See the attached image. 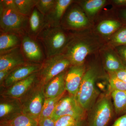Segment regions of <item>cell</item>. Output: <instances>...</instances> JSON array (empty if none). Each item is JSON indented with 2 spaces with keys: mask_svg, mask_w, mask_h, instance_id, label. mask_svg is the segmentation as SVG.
Returning <instances> with one entry per match:
<instances>
[{
  "mask_svg": "<svg viewBox=\"0 0 126 126\" xmlns=\"http://www.w3.org/2000/svg\"><path fill=\"white\" fill-rule=\"evenodd\" d=\"M99 73L98 68L93 66L85 70L76 98L79 105L87 112L94 105L100 96L96 82Z\"/></svg>",
  "mask_w": 126,
  "mask_h": 126,
  "instance_id": "6da1fadb",
  "label": "cell"
},
{
  "mask_svg": "<svg viewBox=\"0 0 126 126\" xmlns=\"http://www.w3.org/2000/svg\"><path fill=\"white\" fill-rule=\"evenodd\" d=\"M61 26H45L36 40L43 45L46 58L63 53L71 40Z\"/></svg>",
  "mask_w": 126,
  "mask_h": 126,
  "instance_id": "7a4b0ae2",
  "label": "cell"
},
{
  "mask_svg": "<svg viewBox=\"0 0 126 126\" xmlns=\"http://www.w3.org/2000/svg\"><path fill=\"white\" fill-rule=\"evenodd\" d=\"M114 112L110 94L100 95L88 112L86 118L87 126H108Z\"/></svg>",
  "mask_w": 126,
  "mask_h": 126,
  "instance_id": "3957f363",
  "label": "cell"
},
{
  "mask_svg": "<svg viewBox=\"0 0 126 126\" xmlns=\"http://www.w3.org/2000/svg\"><path fill=\"white\" fill-rule=\"evenodd\" d=\"M45 97L44 86L38 81L19 99L23 114L39 122Z\"/></svg>",
  "mask_w": 126,
  "mask_h": 126,
  "instance_id": "277c9868",
  "label": "cell"
},
{
  "mask_svg": "<svg viewBox=\"0 0 126 126\" xmlns=\"http://www.w3.org/2000/svg\"><path fill=\"white\" fill-rule=\"evenodd\" d=\"M71 65L70 61L63 54L46 58L38 72V81L44 86L52 79L66 71Z\"/></svg>",
  "mask_w": 126,
  "mask_h": 126,
  "instance_id": "5b68a950",
  "label": "cell"
},
{
  "mask_svg": "<svg viewBox=\"0 0 126 126\" xmlns=\"http://www.w3.org/2000/svg\"><path fill=\"white\" fill-rule=\"evenodd\" d=\"M29 17L18 12L4 9L0 15V32L11 33L22 37L27 33Z\"/></svg>",
  "mask_w": 126,
  "mask_h": 126,
  "instance_id": "8992f818",
  "label": "cell"
},
{
  "mask_svg": "<svg viewBox=\"0 0 126 126\" xmlns=\"http://www.w3.org/2000/svg\"><path fill=\"white\" fill-rule=\"evenodd\" d=\"M93 49L92 46L86 41L74 37L68 43L62 54L68 59L71 65H82Z\"/></svg>",
  "mask_w": 126,
  "mask_h": 126,
  "instance_id": "52a82bcc",
  "label": "cell"
},
{
  "mask_svg": "<svg viewBox=\"0 0 126 126\" xmlns=\"http://www.w3.org/2000/svg\"><path fill=\"white\" fill-rule=\"evenodd\" d=\"M86 112L78 102L76 97L69 95L63 96L58 102L52 118L55 122L63 116H70L79 121L86 118Z\"/></svg>",
  "mask_w": 126,
  "mask_h": 126,
  "instance_id": "ba28073f",
  "label": "cell"
},
{
  "mask_svg": "<svg viewBox=\"0 0 126 126\" xmlns=\"http://www.w3.org/2000/svg\"><path fill=\"white\" fill-rule=\"evenodd\" d=\"M41 65L42 63L26 62L15 68L5 79L2 86L9 88L17 82L38 73L40 70Z\"/></svg>",
  "mask_w": 126,
  "mask_h": 126,
  "instance_id": "9c48e42d",
  "label": "cell"
},
{
  "mask_svg": "<svg viewBox=\"0 0 126 126\" xmlns=\"http://www.w3.org/2000/svg\"><path fill=\"white\" fill-rule=\"evenodd\" d=\"M21 38V48L26 61L35 63L42 61L44 58V54L36 40L27 33L22 36Z\"/></svg>",
  "mask_w": 126,
  "mask_h": 126,
  "instance_id": "30bf717a",
  "label": "cell"
},
{
  "mask_svg": "<svg viewBox=\"0 0 126 126\" xmlns=\"http://www.w3.org/2000/svg\"><path fill=\"white\" fill-rule=\"evenodd\" d=\"M38 73L32 75L27 78L17 82L2 94L4 97L19 99L38 81Z\"/></svg>",
  "mask_w": 126,
  "mask_h": 126,
  "instance_id": "8fae6325",
  "label": "cell"
},
{
  "mask_svg": "<svg viewBox=\"0 0 126 126\" xmlns=\"http://www.w3.org/2000/svg\"><path fill=\"white\" fill-rule=\"evenodd\" d=\"M86 69L84 65H71L67 70L65 88L70 95L76 97Z\"/></svg>",
  "mask_w": 126,
  "mask_h": 126,
  "instance_id": "7c38bea8",
  "label": "cell"
},
{
  "mask_svg": "<svg viewBox=\"0 0 126 126\" xmlns=\"http://www.w3.org/2000/svg\"><path fill=\"white\" fill-rule=\"evenodd\" d=\"M26 62L20 46L0 54V71L14 69Z\"/></svg>",
  "mask_w": 126,
  "mask_h": 126,
  "instance_id": "4fadbf2b",
  "label": "cell"
},
{
  "mask_svg": "<svg viewBox=\"0 0 126 126\" xmlns=\"http://www.w3.org/2000/svg\"><path fill=\"white\" fill-rule=\"evenodd\" d=\"M88 18L80 9L74 7L68 12L64 18L61 20L60 26L71 29H79L88 24Z\"/></svg>",
  "mask_w": 126,
  "mask_h": 126,
  "instance_id": "5bb4252c",
  "label": "cell"
},
{
  "mask_svg": "<svg viewBox=\"0 0 126 126\" xmlns=\"http://www.w3.org/2000/svg\"><path fill=\"white\" fill-rule=\"evenodd\" d=\"M72 0H56L55 4L49 13L45 16V26H60L65 12L72 4Z\"/></svg>",
  "mask_w": 126,
  "mask_h": 126,
  "instance_id": "9a60e30c",
  "label": "cell"
},
{
  "mask_svg": "<svg viewBox=\"0 0 126 126\" xmlns=\"http://www.w3.org/2000/svg\"><path fill=\"white\" fill-rule=\"evenodd\" d=\"M5 98L0 103V122L8 121L23 113L19 99Z\"/></svg>",
  "mask_w": 126,
  "mask_h": 126,
  "instance_id": "2e32d148",
  "label": "cell"
},
{
  "mask_svg": "<svg viewBox=\"0 0 126 126\" xmlns=\"http://www.w3.org/2000/svg\"><path fill=\"white\" fill-rule=\"evenodd\" d=\"M67 70L52 79L44 86L45 98H54L64 94L66 91L65 78Z\"/></svg>",
  "mask_w": 126,
  "mask_h": 126,
  "instance_id": "e0dca14e",
  "label": "cell"
},
{
  "mask_svg": "<svg viewBox=\"0 0 126 126\" xmlns=\"http://www.w3.org/2000/svg\"><path fill=\"white\" fill-rule=\"evenodd\" d=\"M45 26V16L35 7L29 17L27 34L32 39L36 40L38 35Z\"/></svg>",
  "mask_w": 126,
  "mask_h": 126,
  "instance_id": "ac0fdd59",
  "label": "cell"
},
{
  "mask_svg": "<svg viewBox=\"0 0 126 126\" xmlns=\"http://www.w3.org/2000/svg\"><path fill=\"white\" fill-rule=\"evenodd\" d=\"M21 41V37L17 35L0 32V54L20 47Z\"/></svg>",
  "mask_w": 126,
  "mask_h": 126,
  "instance_id": "d6986e66",
  "label": "cell"
},
{
  "mask_svg": "<svg viewBox=\"0 0 126 126\" xmlns=\"http://www.w3.org/2000/svg\"><path fill=\"white\" fill-rule=\"evenodd\" d=\"M115 113L119 117L126 114V91H113L110 93Z\"/></svg>",
  "mask_w": 126,
  "mask_h": 126,
  "instance_id": "ffe728a7",
  "label": "cell"
},
{
  "mask_svg": "<svg viewBox=\"0 0 126 126\" xmlns=\"http://www.w3.org/2000/svg\"><path fill=\"white\" fill-rule=\"evenodd\" d=\"M104 67L108 73L126 69L121 59L111 52H108L105 55Z\"/></svg>",
  "mask_w": 126,
  "mask_h": 126,
  "instance_id": "44dd1931",
  "label": "cell"
},
{
  "mask_svg": "<svg viewBox=\"0 0 126 126\" xmlns=\"http://www.w3.org/2000/svg\"><path fill=\"white\" fill-rule=\"evenodd\" d=\"M0 124L4 126H38V122L21 113L8 121L0 122Z\"/></svg>",
  "mask_w": 126,
  "mask_h": 126,
  "instance_id": "7402d4cb",
  "label": "cell"
},
{
  "mask_svg": "<svg viewBox=\"0 0 126 126\" xmlns=\"http://www.w3.org/2000/svg\"><path fill=\"white\" fill-rule=\"evenodd\" d=\"M64 94L54 98H45L39 120L47 118H52L56 104L60 99L63 96Z\"/></svg>",
  "mask_w": 126,
  "mask_h": 126,
  "instance_id": "603a6c76",
  "label": "cell"
},
{
  "mask_svg": "<svg viewBox=\"0 0 126 126\" xmlns=\"http://www.w3.org/2000/svg\"><path fill=\"white\" fill-rule=\"evenodd\" d=\"M121 25V23L118 21L108 20L103 21L99 23L97 29L102 34L109 35L115 32Z\"/></svg>",
  "mask_w": 126,
  "mask_h": 126,
  "instance_id": "cb8c5ba5",
  "label": "cell"
},
{
  "mask_svg": "<svg viewBox=\"0 0 126 126\" xmlns=\"http://www.w3.org/2000/svg\"><path fill=\"white\" fill-rule=\"evenodd\" d=\"M38 0H15L20 14L29 17L35 7Z\"/></svg>",
  "mask_w": 126,
  "mask_h": 126,
  "instance_id": "d4e9b609",
  "label": "cell"
},
{
  "mask_svg": "<svg viewBox=\"0 0 126 126\" xmlns=\"http://www.w3.org/2000/svg\"><path fill=\"white\" fill-rule=\"evenodd\" d=\"M106 2L105 0H89L83 2V6L88 14L94 15L103 7Z\"/></svg>",
  "mask_w": 126,
  "mask_h": 126,
  "instance_id": "484cf974",
  "label": "cell"
},
{
  "mask_svg": "<svg viewBox=\"0 0 126 126\" xmlns=\"http://www.w3.org/2000/svg\"><path fill=\"white\" fill-rule=\"evenodd\" d=\"M56 0H38L35 7L43 15H47L54 6Z\"/></svg>",
  "mask_w": 126,
  "mask_h": 126,
  "instance_id": "4316f807",
  "label": "cell"
},
{
  "mask_svg": "<svg viewBox=\"0 0 126 126\" xmlns=\"http://www.w3.org/2000/svg\"><path fill=\"white\" fill-rule=\"evenodd\" d=\"M109 93L113 91H126V83L113 76L109 75Z\"/></svg>",
  "mask_w": 126,
  "mask_h": 126,
  "instance_id": "83f0119b",
  "label": "cell"
},
{
  "mask_svg": "<svg viewBox=\"0 0 126 126\" xmlns=\"http://www.w3.org/2000/svg\"><path fill=\"white\" fill-rule=\"evenodd\" d=\"M78 121L72 116H63L55 121V126H72Z\"/></svg>",
  "mask_w": 126,
  "mask_h": 126,
  "instance_id": "f1b7e54d",
  "label": "cell"
},
{
  "mask_svg": "<svg viewBox=\"0 0 126 126\" xmlns=\"http://www.w3.org/2000/svg\"><path fill=\"white\" fill-rule=\"evenodd\" d=\"M112 41L117 45L126 46V28L120 30L116 33Z\"/></svg>",
  "mask_w": 126,
  "mask_h": 126,
  "instance_id": "f546056e",
  "label": "cell"
},
{
  "mask_svg": "<svg viewBox=\"0 0 126 126\" xmlns=\"http://www.w3.org/2000/svg\"><path fill=\"white\" fill-rule=\"evenodd\" d=\"M4 9L11 10L19 12L17 5L15 0H1Z\"/></svg>",
  "mask_w": 126,
  "mask_h": 126,
  "instance_id": "4dcf8cb0",
  "label": "cell"
},
{
  "mask_svg": "<svg viewBox=\"0 0 126 126\" xmlns=\"http://www.w3.org/2000/svg\"><path fill=\"white\" fill-rule=\"evenodd\" d=\"M109 75L126 83V69H121L113 73H109Z\"/></svg>",
  "mask_w": 126,
  "mask_h": 126,
  "instance_id": "1f68e13d",
  "label": "cell"
},
{
  "mask_svg": "<svg viewBox=\"0 0 126 126\" xmlns=\"http://www.w3.org/2000/svg\"><path fill=\"white\" fill-rule=\"evenodd\" d=\"M55 122L51 118H43L40 119L38 126H55Z\"/></svg>",
  "mask_w": 126,
  "mask_h": 126,
  "instance_id": "d6a6232c",
  "label": "cell"
},
{
  "mask_svg": "<svg viewBox=\"0 0 126 126\" xmlns=\"http://www.w3.org/2000/svg\"><path fill=\"white\" fill-rule=\"evenodd\" d=\"M110 126H126V114L119 117Z\"/></svg>",
  "mask_w": 126,
  "mask_h": 126,
  "instance_id": "836d02e7",
  "label": "cell"
},
{
  "mask_svg": "<svg viewBox=\"0 0 126 126\" xmlns=\"http://www.w3.org/2000/svg\"><path fill=\"white\" fill-rule=\"evenodd\" d=\"M118 52L120 57V59L126 69V46L119 47L118 48Z\"/></svg>",
  "mask_w": 126,
  "mask_h": 126,
  "instance_id": "e575fe53",
  "label": "cell"
},
{
  "mask_svg": "<svg viewBox=\"0 0 126 126\" xmlns=\"http://www.w3.org/2000/svg\"><path fill=\"white\" fill-rule=\"evenodd\" d=\"M14 69H5L2 71H0V84L1 86H2V83L6 78Z\"/></svg>",
  "mask_w": 126,
  "mask_h": 126,
  "instance_id": "d590c367",
  "label": "cell"
},
{
  "mask_svg": "<svg viewBox=\"0 0 126 126\" xmlns=\"http://www.w3.org/2000/svg\"><path fill=\"white\" fill-rule=\"evenodd\" d=\"M72 126H87L86 118L79 120Z\"/></svg>",
  "mask_w": 126,
  "mask_h": 126,
  "instance_id": "8d00e7d4",
  "label": "cell"
},
{
  "mask_svg": "<svg viewBox=\"0 0 126 126\" xmlns=\"http://www.w3.org/2000/svg\"><path fill=\"white\" fill-rule=\"evenodd\" d=\"M113 2L117 5L126 6V0H115Z\"/></svg>",
  "mask_w": 126,
  "mask_h": 126,
  "instance_id": "74e56055",
  "label": "cell"
},
{
  "mask_svg": "<svg viewBox=\"0 0 126 126\" xmlns=\"http://www.w3.org/2000/svg\"><path fill=\"white\" fill-rule=\"evenodd\" d=\"M123 16L126 20V10H124L122 12Z\"/></svg>",
  "mask_w": 126,
  "mask_h": 126,
  "instance_id": "f35d334b",
  "label": "cell"
},
{
  "mask_svg": "<svg viewBox=\"0 0 126 126\" xmlns=\"http://www.w3.org/2000/svg\"><path fill=\"white\" fill-rule=\"evenodd\" d=\"M0 126H2V125H1V124H0Z\"/></svg>",
  "mask_w": 126,
  "mask_h": 126,
  "instance_id": "ab89813d",
  "label": "cell"
}]
</instances>
